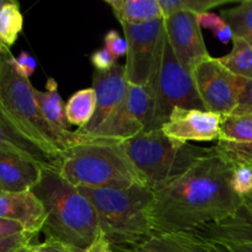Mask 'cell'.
I'll use <instances>...</instances> for the list:
<instances>
[{"instance_id":"obj_35","label":"cell","mask_w":252,"mask_h":252,"mask_svg":"<svg viewBox=\"0 0 252 252\" xmlns=\"http://www.w3.org/2000/svg\"><path fill=\"white\" fill-rule=\"evenodd\" d=\"M84 252H112V245L105 234L100 230L93 244Z\"/></svg>"},{"instance_id":"obj_15","label":"cell","mask_w":252,"mask_h":252,"mask_svg":"<svg viewBox=\"0 0 252 252\" xmlns=\"http://www.w3.org/2000/svg\"><path fill=\"white\" fill-rule=\"evenodd\" d=\"M46 165L49 164L0 149V192L32 191L41 180Z\"/></svg>"},{"instance_id":"obj_10","label":"cell","mask_w":252,"mask_h":252,"mask_svg":"<svg viewBox=\"0 0 252 252\" xmlns=\"http://www.w3.org/2000/svg\"><path fill=\"white\" fill-rule=\"evenodd\" d=\"M152 115L153 96L150 89L129 84L127 96L110 118L95 133L76 139L74 143L89 139L126 142L140 133L147 132Z\"/></svg>"},{"instance_id":"obj_4","label":"cell","mask_w":252,"mask_h":252,"mask_svg":"<svg viewBox=\"0 0 252 252\" xmlns=\"http://www.w3.org/2000/svg\"><path fill=\"white\" fill-rule=\"evenodd\" d=\"M97 217L98 228L112 246H137L154 235V191L134 185L128 189L79 187Z\"/></svg>"},{"instance_id":"obj_29","label":"cell","mask_w":252,"mask_h":252,"mask_svg":"<svg viewBox=\"0 0 252 252\" xmlns=\"http://www.w3.org/2000/svg\"><path fill=\"white\" fill-rule=\"evenodd\" d=\"M37 235L38 234H32L24 231V233L16 234L10 238L0 240V252H21L26 248H29L32 244H36Z\"/></svg>"},{"instance_id":"obj_8","label":"cell","mask_w":252,"mask_h":252,"mask_svg":"<svg viewBox=\"0 0 252 252\" xmlns=\"http://www.w3.org/2000/svg\"><path fill=\"white\" fill-rule=\"evenodd\" d=\"M128 44L126 76L130 85L149 88L154 81L165 43L164 19L143 25H121Z\"/></svg>"},{"instance_id":"obj_24","label":"cell","mask_w":252,"mask_h":252,"mask_svg":"<svg viewBox=\"0 0 252 252\" xmlns=\"http://www.w3.org/2000/svg\"><path fill=\"white\" fill-rule=\"evenodd\" d=\"M233 49L219 61L235 75L252 80V44L245 39L233 37Z\"/></svg>"},{"instance_id":"obj_19","label":"cell","mask_w":252,"mask_h":252,"mask_svg":"<svg viewBox=\"0 0 252 252\" xmlns=\"http://www.w3.org/2000/svg\"><path fill=\"white\" fill-rule=\"evenodd\" d=\"M194 233L213 241L252 244V209L243 206L231 218L218 224H209Z\"/></svg>"},{"instance_id":"obj_1","label":"cell","mask_w":252,"mask_h":252,"mask_svg":"<svg viewBox=\"0 0 252 252\" xmlns=\"http://www.w3.org/2000/svg\"><path fill=\"white\" fill-rule=\"evenodd\" d=\"M235 162L217 145L184 175L154 191V235L196 231L231 218L243 207L230 180Z\"/></svg>"},{"instance_id":"obj_2","label":"cell","mask_w":252,"mask_h":252,"mask_svg":"<svg viewBox=\"0 0 252 252\" xmlns=\"http://www.w3.org/2000/svg\"><path fill=\"white\" fill-rule=\"evenodd\" d=\"M46 211L42 233L48 240L58 241L84 252L97 236V217L90 202L76 187L46 165L41 180L32 189Z\"/></svg>"},{"instance_id":"obj_22","label":"cell","mask_w":252,"mask_h":252,"mask_svg":"<svg viewBox=\"0 0 252 252\" xmlns=\"http://www.w3.org/2000/svg\"><path fill=\"white\" fill-rule=\"evenodd\" d=\"M96 93L93 88L76 91L65 103V115L70 126L84 128L95 115Z\"/></svg>"},{"instance_id":"obj_7","label":"cell","mask_w":252,"mask_h":252,"mask_svg":"<svg viewBox=\"0 0 252 252\" xmlns=\"http://www.w3.org/2000/svg\"><path fill=\"white\" fill-rule=\"evenodd\" d=\"M149 89L153 96V115L148 130L161 128L176 107L207 111L193 76L176 58L166 34L159 71Z\"/></svg>"},{"instance_id":"obj_3","label":"cell","mask_w":252,"mask_h":252,"mask_svg":"<svg viewBox=\"0 0 252 252\" xmlns=\"http://www.w3.org/2000/svg\"><path fill=\"white\" fill-rule=\"evenodd\" d=\"M53 166L76 189L145 186L128 158L123 143L116 140L89 139L74 143L61 153Z\"/></svg>"},{"instance_id":"obj_32","label":"cell","mask_w":252,"mask_h":252,"mask_svg":"<svg viewBox=\"0 0 252 252\" xmlns=\"http://www.w3.org/2000/svg\"><path fill=\"white\" fill-rule=\"evenodd\" d=\"M91 64L94 65L96 71H107L111 68L116 65V58L111 54L110 51L103 47V48H98L91 54L90 57Z\"/></svg>"},{"instance_id":"obj_33","label":"cell","mask_w":252,"mask_h":252,"mask_svg":"<svg viewBox=\"0 0 252 252\" xmlns=\"http://www.w3.org/2000/svg\"><path fill=\"white\" fill-rule=\"evenodd\" d=\"M37 252H80V251L71 248V246L65 245V244L44 239L43 243H38V245H37Z\"/></svg>"},{"instance_id":"obj_23","label":"cell","mask_w":252,"mask_h":252,"mask_svg":"<svg viewBox=\"0 0 252 252\" xmlns=\"http://www.w3.org/2000/svg\"><path fill=\"white\" fill-rule=\"evenodd\" d=\"M24 29V16L20 5L14 0H6L0 10V51L10 49Z\"/></svg>"},{"instance_id":"obj_26","label":"cell","mask_w":252,"mask_h":252,"mask_svg":"<svg viewBox=\"0 0 252 252\" xmlns=\"http://www.w3.org/2000/svg\"><path fill=\"white\" fill-rule=\"evenodd\" d=\"M229 2L230 0H159L164 19L181 11L192 12L194 15L204 14Z\"/></svg>"},{"instance_id":"obj_12","label":"cell","mask_w":252,"mask_h":252,"mask_svg":"<svg viewBox=\"0 0 252 252\" xmlns=\"http://www.w3.org/2000/svg\"><path fill=\"white\" fill-rule=\"evenodd\" d=\"M164 25L166 39L172 52L184 68L192 74L197 64L211 56L197 15L186 11L176 12L165 17Z\"/></svg>"},{"instance_id":"obj_6","label":"cell","mask_w":252,"mask_h":252,"mask_svg":"<svg viewBox=\"0 0 252 252\" xmlns=\"http://www.w3.org/2000/svg\"><path fill=\"white\" fill-rule=\"evenodd\" d=\"M122 143L143 184L153 191L184 175L209 152V148L174 142L161 128L147 130Z\"/></svg>"},{"instance_id":"obj_5","label":"cell","mask_w":252,"mask_h":252,"mask_svg":"<svg viewBox=\"0 0 252 252\" xmlns=\"http://www.w3.org/2000/svg\"><path fill=\"white\" fill-rule=\"evenodd\" d=\"M10 49L0 51V108L21 134L38 145L53 162L69 143L52 128L42 115L29 79L15 70Z\"/></svg>"},{"instance_id":"obj_39","label":"cell","mask_w":252,"mask_h":252,"mask_svg":"<svg viewBox=\"0 0 252 252\" xmlns=\"http://www.w3.org/2000/svg\"><path fill=\"white\" fill-rule=\"evenodd\" d=\"M37 245H38V243L32 244V245H30L29 248H26L25 250H22L21 252H37Z\"/></svg>"},{"instance_id":"obj_40","label":"cell","mask_w":252,"mask_h":252,"mask_svg":"<svg viewBox=\"0 0 252 252\" xmlns=\"http://www.w3.org/2000/svg\"><path fill=\"white\" fill-rule=\"evenodd\" d=\"M5 2H6V0H0V10L2 9V6L5 5Z\"/></svg>"},{"instance_id":"obj_16","label":"cell","mask_w":252,"mask_h":252,"mask_svg":"<svg viewBox=\"0 0 252 252\" xmlns=\"http://www.w3.org/2000/svg\"><path fill=\"white\" fill-rule=\"evenodd\" d=\"M0 219L20 224L27 233L39 234L46 220V211L32 191L0 192Z\"/></svg>"},{"instance_id":"obj_18","label":"cell","mask_w":252,"mask_h":252,"mask_svg":"<svg viewBox=\"0 0 252 252\" xmlns=\"http://www.w3.org/2000/svg\"><path fill=\"white\" fill-rule=\"evenodd\" d=\"M34 96L47 122L69 143L70 147L73 130H70V123L68 122L65 115V105L61 94L58 93L57 81L53 78H49L46 83V90L41 91L34 89Z\"/></svg>"},{"instance_id":"obj_31","label":"cell","mask_w":252,"mask_h":252,"mask_svg":"<svg viewBox=\"0 0 252 252\" xmlns=\"http://www.w3.org/2000/svg\"><path fill=\"white\" fill-rule=\"evenodd\" d=\"M11 63L14 65L15 70L25 79H29L34 73L37 66L36 59L32 56H30L26 52H21L19 57H11Z\"/></svg>"},{"instance_id":"obj_14","label":"cell","mask_w":252,"mask_h":252,"mask_svg":"<svg viewBox=\"0 0 252 252\" xmlns=\"http://www.w3.org/2000/svg\"><path fill=\"white\" fill-rule=\"evenodd\" d=\"M217 147L235 164H252V112L221 116Z\"/></svg>"},{"instance_id":"obj_28","label":"cell","mask_w":252,"mask_h":252,"mask_svg":"<svg viewBox=\"0 0 252 252\" xmlns=\"http://www.w3.org/2000/svg\"><path fill=\"white\" fill-rule=\"evenodd\" d=\"M231 187L241 198L252 193V164H235L231 174Z\"/></svg>"},{"instance_id":"obj_37","label":"cell","mask_w":252,"mask_h":252,"mask_svg":"<svg viewBox=\"0 0 252 252\" xmlns=\"http://www.w3.org/2000/svg\"><path fill=\"white\" fill-rule=\"evenodd\" d=\"M112 252H147L139 245L137 246H112Z\"/></svg>"},{"instance_id":"obj_20","label":"cell","mask_w":252,"mask_h":252,"mask_svg":"<svg viewBox=\"0 0 252 252\" xmlns=\"http://www.w3.org/2000/svg\"><path fill=\"white\" fill-rule=\"evenodd\" d=\"M121 25H143L164 19L159 0H106Z\"/></svg>"},{"instance_id":"obj_9","label":"cell","mask_w":252,"mask_h":252,"mask_svg":"<svg viewBox=\"0 0 252 252\" xmlns=\"http://www.w3.org/2000/svg\"><path fill=\"white\" fill-rule=\"evenodd\" d=\"M192 76L206 110L220 116L236 110L248 85V79L231 73L212 56L197 64Z\"/></svg>"},{"instance_id":"obj_38","label":"cell","mask_w":252,"mask_h":252,"mask_svg":"<svg viewBox=\"0 0 252 252\" xmlns=\"http://www.w3.org/2000/svg\"><path fill=\"white\" fill-rule=\"evenodd\" d=\"M243 206L245 207V208L252 209V193L249 194L245 198H243Z\"/></svg>"},{"instance_id":"obj_25","label":"cell","mask_w":252,"mask_h":252,"mask_svg":"<svg viewBox=\"0 0 252 252\" xmlns=\"http://www.w3.org/2000/svg\"><path fill=\"white\" fill-rule=\"evenodd\" d=\"M220 16L229 25L234 37L252 44V0H244L236 6L221 10Z\"/></svg>"},{"instance_id":"obj_17","label":"cell","mask_w":252,"mask_h":252,"mask_svg":"<svg viewBox=\"0 0 252 252\" xmlns=\"http://www.w3.org/2000/svg\"><path fill=\"white\" fill-rule=\"evenodd\" d=\"M139 246L147 252H229L223 244L194 231L158 234Z\"/></svg>"},{"instance_id":"obj_27","label":"cell","mask_w":252,"mask_h":252,"mask_svg":"<svg viewBox=\"0 0 252 252\" xmlns=\"http://www.w3.org/2000/svg\"><path fill=\"white\" fill-rule=\"evenodd\" d=\"M199 26L204 27L207 30H211L214 36L221 42V43H229L233 41V32L229 25L224 21L220 15H217L214 12H204V14L197 15Z\"/></svg>"},{"instance_id":"obj_30","label":"cell","mask_w":252,"mask_h":252,"mask_svg":"<svg viewBox=\"0 0 252 252\" xmlns=\"http://www.w3.org/2000/svg\"><path fill=\"white\" fill-rule=\"evenodd\" d=\"M103 44L107 51L111 52L116 59L126 56L128 51V44L125 36H121L116 30H110L103 36Z\"/></svg>"},{"instance_id":"obj_36","label":"cell","mask_w":252,"mask_h":252,"mask_svg":"<svg viewBox=\"0 0 252 252\" xmlns=\"http://www.w3.org/2000/svg\"><path fill=\"white\" fill-rule=\"evenodd\" d=\"M223 244L229 252H252L251 243H234V241H218Z\"/></svg>"},{"instance_id":"obj_11","label":"cell","mask_w":252,"mask_h":252,"mask_svg":"<svg viewBox=\"0 0 252 252\" xmlns=\"http://www.w3.org/2000/svg\"><path fill=\"white\" fill-rule=\"evenodd\" d=\"M96 93V110L93 120L84 128L73 130L71 144L76 139L95 133L123 102L129 90L125 65L116 64L107 71H96L93 75V86Z\"/></svg>"},{"instance_id":"obj_34","label":"cell","mask_w":252,"mask_h":252,"mask_svg":"<svg viewBox=\"0 0 252 252\" xmlns=\"http://www.w3.org/2000/svg\"><path fill=\"white\" fill-rule=\"evenodd\" d=\"M25 229L22 228L20 224L15 223L11 220H5V219H0V240L2 239L10 238L16 234L24 233Z\"/></svg>"},{"instance_id":"obj_13","label":"cell","mask_w":252,"mask_h":252,"mask_svg":"<svg viewBox=\"0 0 252 252\" xmlns=\"http://www.w3.org/2000/svg\"><path fill=\"white\" fill-rule=\"evenodd\" d=\"M221 116L203 110L176 107L161 127L166 137L177 143L218 140Z\"/></svg>"},{"instance_id":"obj_21","label":"cell","mask_w":252,"mask_h":252,"mask_svg":"<svg viewBox=\"0 0 252 252\" xmlns=\"http://www.w3.org/2000/svg\"><path fill=\"white\" fill-rule=\"evenodd\" d=\"M0 149L16 153L42 164H53V160L32 140L25 137L11 125L0 108Z\"/></svg>"}]
</instances>
